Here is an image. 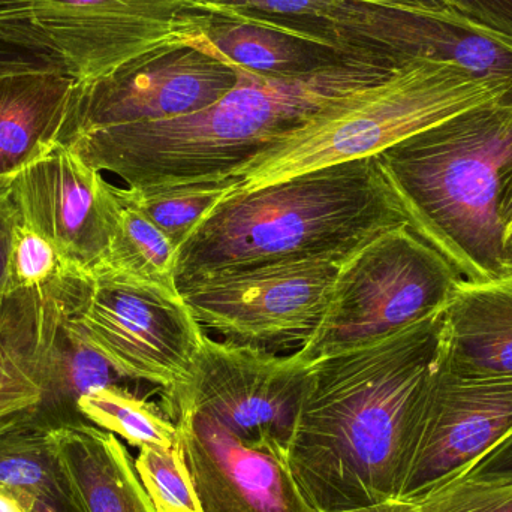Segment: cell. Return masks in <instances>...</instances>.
Listing matches in <instances>:
<instances>
[{
    "mask_svg": "<svg viewBox=\"0 0 512 512\" xmlns=\"http://www.w3.org/2000/svg\"><path fill=\"white\" fill-rule=\"evenodd\" d=\"M442 313L309 364L288 468L316 511H357L399 498L438 360Z\"/></svg>",
    "mask_w": 512,
    "mask_h": 512,
    "instance_id": "6da1fadb",
    "label": "cell"
},
{
    "mask_svg": "<svg viewBox=\"0 0 512 512\" xmlns=\"http://www.w3.org/2000/svg\"><path fill=\"white\" fill-rule=\"evenodd\" d=\"M397 69L355 62L306 77L274 78L237 66L236 87L198 113L95 129L60 144L137 191L216 185L234 179L239 168L325 105Z\"/></svg>",
    "mask_w": 512,
    "mask_h": 512,
    "instance_id": "7a4b0ae2",
    "label": "cell"
},
{
    "mask_svg": "<svg viewBox=\"0 0 512 512\" xmlns=\"http://www.w3.org/2000/svg\"><path fill=\"white\" fill-rule=\"evenodd\" d=\"M408 224L376 156L230 194L180 246L177 286L218 271L286 259L342 261Z\"/></svg>",
    "mask_w": 512,
    "mask_h": 512,
    "instance_id": "3957f363",
    "label": "cell"
},
{
    "mask_svg": "<svg viewBox=\"0 0 512 512\" xmlns=\"http://www.w3.org/2000/svg\"><path fill=\"white\" fill-rule=\"evenodd\" d=\"M409 228L468 282L507 277L502 194L512 171V107L478 105L376 155Z\"/></svg>",
    "mask_w": 512,
    "mask_h": 512,
    "instance_id": "277c9868",
    "label": "cell"
},
{
    "mask_svg": "<svg viewBox=\"0 0 512 512\" xmlns=\"http://www.w3.org/2000/svg\"><path fill=\"white\" fill-rule=\"evenodd\" d=\"M512 107V92L453 63L412 62L354 90L274 141L234 173L231 194L310 170L370 158L393 144L478 105Z\"/></svg>",
    "mask_w": 512,
    "mask_h": 512,
    "instance_id": "5b68a950",
    "label": "cell"
},
{
    "mask_svg": "<svg viewBox=\"0 0 512 512\" xmlns=\"http://www.w3.org/2000/svg\"><path fill=\"white\" fill-rule=\"evenodd\" d=\"M463 280L408 224L382 231L340 261L324 316L295 355L312 363L393 336L444 310Z\"/></svg>",
    "mask_w": 512,
    "mask_h": 512,
    "instance_id": "8992f818",
    "label": "cell"
},
{
    "mask_svg": "<svg viewBox=\"0 0 512 512\" xmlns=\"http://www.w3.org/2000/svg\"><path fill=\"white\" fill-rule=\"evenodd\" d=\"M195 0H0V41L90 83L171 42Z\"/></svg>",
    "mask_w": 512,
    "mask_h": 512,
    "instance_id": "52a82bcc",
    "label": "cell"
},
{
    "mask_svg": "<svg viewBox=\"0 0 512 512\" xmlns=\"http://www.w3.org/2000/svg\"><path fill=\"white\" fill-rule=\"evenodd\" d=\"M339 264L306 258L233 268L180 283L179 292L198 325L225 342L301 346L324 316Z\"/></svg>",
    "mask_w": 512,
    "mask_h": 512,
    "instance_id": "ba28073f",
    "label": "cell"
},
{
    "mask_svg": "<svg viewBox=\"0 0 512 512\" xmlns=\"http://www.w3.org/2000/svg\"><path fill=\"white\" fill-rule=\"evenodd\" d=\"M309 364L297 355L215 340L204 334L191 381L171 399L215 420L243 444L288 463Z\"/></svg>",
    "mask_w": 512,
    "mask_h": 512,
    "instance_id": "9c48e42d",
    "label": "cell"
},
{
    "mask_svg": "<svg viewBox=\"0 0 512 512\" xmlns=\"http://www.w3.org/2000/svg\"><path fill=\"white\" fill-rule=\"evenodd\" d=\"M120 375L171 399L191 381L206 331L180 294L96 274L86 303L68 319Z\"/></svg>",
    "mask_w": 512,
    "mask_h": 512,
    "instance_id": "30bf717a",
    "label": "cell"
},
{
    "mask_svg": "<svg viewBox=\"0 0 512 512\" xmlns=\"http://www.w3.org/2000/svg\"><path fill=\"white\" fill-rule=\"evenodd\" d=\"M237 66L185 41L156 48L90 83H77L60 143L95 129L198 113L236 87Z\"/></svg>",
    "mask_w": 512,
    "mask_h": 512,
    "instance_id": "8fae6325",
    "label": "cell"
},
{
    "mask_svg": "<svg viewBox=\"0 0 512 512\" xmlns=\"http://www.w3.org/2000/svg\"><path fill=\"white\" fill-rule=\"evenodd\" d=\"M511 435L512 379L459 378L436 360L397 499L418 498L463 477Z\"/></svg>",
    "mask_w": 512,
    "mask_h": 512,
    "instance_id": "7c38bea8",
    "label": "cell"
},
{
    "mask_svg": "<svg viewBox=\"0 0 512 512\" xmlns=\"http://www.w3.org/2000/svg\"><path fill=\"white\" fill-rule=\"evenodd\" d=\"M24 224L84 273L102 267L110 246L107 179L63 144L11 176Z\"/></svg>",
    "mask_w": 512,
    "mask_h": 512,
    "instance_id": "4fadbf2b",
    "label": "cell"
},
{
    "mask_svg": "<svg viewBox=\"0 0 512 512\" xmlns=\"http://www.w3.org/2000/svg\"><path fill=\"white\" fill-rule=\"evenodd\" d=\"M203 512H318L288 463L243 444L215 420L183 406L167 412Z\"/></svg>",
    "mask_w": 512,
    "mask_h": 512,
    "instance_id": "5bb4252c",
    "label": "cell"
},
{
    "mask_svg": "<svg viewBox=\"0 0 512 512\" xmlns=\"http://www.w3.org/2000/svg\"><path fill=\"white\" fill-rule=\"evenodd\" d=\"M182 36L188 44L265 77H306L348 63L381 62L265 18L197 3L183 18Z\"/></svg>",
    "mask_w": 512,
    "mask_h": 512,
    "instance_id": "9a60e30c",
    "label": "cell"
},
{
    "mask_svg": "<svg viewBox=\"0 0 512 512\" xmlns=\"http://www.w3.org/2000/svg\"><path fill=\"white\" fill-rule=\"evenodd\" d=\"M438 364L459 378L512 379V276L460 283L442 313Z\"/></svg>",
    "mask_w": 512,
    "mask_h": 512,
    "instance_id": "2e32d148",
    "label": "cell"
},
{
    "mask_svg": "<svg viewBox=\"0 0 512 512\" xmlns=\"http://www.w3.org/2000/svg\"><path fill=\"white\" fill-rule=\"evenodd\" d=\"M66 313L38 291L14 292L0 307V435L35 415L48 351Z\"/></svg>",
    "mask_w": 512,
    "mask_h": 512,
    "instance_id": "e0dca14e",
    "label": "cell"
},
{
    "mask_svg": "<svg viewBox=\"0 0 512 512\" xmlns=\"http://www.w3.org/2000/svg\"><path fill=\"white\" fill-rule=\"evenodd\" d=\"M77 81L54 66L0 74V177L60 143Z\"/></svg>",
    "mask_w": 512,
    "mask_h": 512,
    "instance_id": "ac0fdd59",
    "label": "cell"
},
{
    "mask_svg": "<svg viewBox=\"0 0 512 512\" xmlns=\"http://www.w3.org/2000/svg\"><path fill=\"white\" fill-rule=\"evenodd\" d=\"M56 435L86 512H158L114 433L81 423L57 429Z\"/></svg>",
    "mask_w": 512,
    "mask_h": 512,
    "instance_id": "d6986e66",
    "label": "cell"
},
{
    "mask_svg": "<svg viewBox=\"0 0 512 512\" xmlns=\"http://www.w3.org/2000/svg\"><path fill=\"white\" fill-rule=\"evenodd\" d=\"M0 493L24 512H86L60 456L56 430L32 420L0 435Z\"/></svg>",
    "mask_w": 512,
    "mask_h": 512,
    "instance_id": "ffe728a7",
    "label": "cell"
},
{
    "mask_svg": "<svg viewBox=\"0 0 512 512\" xmlns=\"http://www.w3.org/2000/svg\"><path fill=\"white\" fill-rule=\"evenodd\" d=\"M138 385L140 382L120 375L66 319L48 351L42 400L32 421L48 430L89 423L78 409L84 396L108 387H125L138 393L132 388Z\"/></svg>",
    "mask_w": 512,
    "mask_h": 512,
    "instance_id": "44dd1931",
    "label": "cell"
},
{
    "mask_svg": "<svg viewBox=\"0 0 512 512\" xmlns=\"http://www.w3.org/2000/svg\"><path fill=\"white\" fill-rule=\"evenodd\" d=\"M110 201V246L96 274L119 277L180 294L177 286L179 251L140 209L131 191L107 180Z\"/></svg>",
    "mask_w": 512,
    "mask_h": 512,
    "instance_id": "7402d4cb",
    "label": "cell"
},
{
    "mask_svg": "<svg viewBox=\"0 0 512 512\" xmlns=\"http://www.w3.org/2000/svg\"><path fill=\"white\" fill-rule=\"evenodd\" d=\"M80 414L99 429L122 436L132 447L173 448L179 445L176 421L147 396L125 387H108L87 394Z\"/></svg>",
    "mask_w": 512,
    "mask_h": 512,
    "instance_id": "603a6c76",
    "label": "cell"
},
{
    "mask_svg": "<svg viewBox=\"0 0 512 512\" xmlns=\"http://www.w3.org/2000/svg\"><path fill=\"white\" fill-rule=\"evenodd\" d=\"M237 179L216 185L180 186L161 191H131L132 198L150 221L171 240L177 251L194 233L195 228L233 192Z\"/></svg>",
    "mask_w": 512,
    "mask_h": 512,
    "instance_id": "cb8c5ba5",
    "label": "cell"
},
{
    "mask_svg": "<svg viewBox=\"0 0 512 512\" xmlns=\"http://www.w3.org/2000/svg\"><path fill=\"white\" fill-rule=\"evenodd\" d=\"M349 512H512V483L463 475L418 498L391 499Z\"/></svg>",
    "mask_w": 512,
    "mask_h": 512,
    "instance_id": "d4e9b609",
    "label": "cell"
},
{
    "mask_svg": "<svg viewBox=\"0 0 512 512\" xmlns=\"http://www.w3.org/2000/svg\"><path fill=\"white\" fill-rule=\"evenodd\" d=\"M135 468L156 511L203 512L180 445L140 448Z\"/></svg>",
    "mask_w": 512,
    "mask_h": 512,
    "instance_id": "484cf974",
    "label": "cell"
},
{
    "mask_svg": "<svg viewBox=\"0 0 512 512\" xmlns=\"http://www.w3.org/2000/svg\"><path fill=\"white\" fill-rule=\"evenodd\" d=\"M448 11L512 42V0H444Z\"/></svg>",
    "mask_w": 512,
    "mask_h": 512,
    "instance_id": "4316f807",
    "label": "cell"
},
{
    "mask_svg": "<svg viewBox=\"0 0 512 512\" xmlns=\"http://www.w3.org/2000/svg\"><path fill=\"white\" fill-rule=\"evenodd\" d=\"M14 176V174H12ZM11 176L0 177V307L11 295L8 292L9 262L18 212L9 189Z\"/></svg>",
    "mask_w": 512,
    "mask_h": 512,
    "instance_id": "83f0119b",
    "label": "cell"
},
{
    "mask_svg": "<svg viewBox=\"0 0 512 512\" xmlns=\"http://www.w3.org/2000/svg\"><path fill=\"white\" fill-rule=\"evenodd\" d=\"M465 477L492 483H512V435L483 457Z\"/></svg>",
    "mask_w": 512,
    "mask_h": 512,
    "instance_id": "f1b7e54d",
    "label": "cell"
},
{
    "mask_svg": "<svg viewBox=\"0 0 512 512\" xmlns=\"http://www.w3.org/2000/svg\"><path fill=\"white\" fill-rule=\"evenodd\" d=\"M502 255L507 276H512V171L502 194L501 212Z\"/></svg>",
    "mask_w": 512,
    "mask_h": 512,
    "instance_id": "f546056e",
    "label": "cell"
},
{
    "mask_svg": "<svg viewBox=\"0 0 512 512\" xmlns=\"http://www.w3.org/2000/svg\"><path fill=\"white\" fill-rule=\"evenodd\" d=\"M41 66H51L42 62L38 57L18 50L0 41V74L9 71H21V69L41 68Z\"/></svg>",
    "mask_w": 512,
    "mask_h": 512,
    "instance_id": "4dcf8cb0",
    "label": "cell"
},
{
    "mask_svg": "<svg viewBox=\"0 0 512 512\" xmlns=\"http://www.w3.org/2000/svg\"><path fill=\"white\" fill-rule=\"evenodd\" d=\"M376 2L408 6V8L430 9V11H448L444 0H376Z\"/></svg>",
    "mask_w": 512,
    "mask_h": 512,
    "instance_id": "1f68e13d",
    "label": "cell"
},
{
    "mask_svg": "<svg viewBox=\"0 0 512 512\" xmlns=\"http://www.w3.org/2000/svg\"><path fill=\"white\" fill-rule=\"evenodd\" d=\"M0 512H24L21 505L12 496L0 493Z\"/></svg>",
    "mask_w": 512,
    "mask_h": 512,
    "instance_id": "d6a6232c",
    "label": "cell"
}]
</instances>
